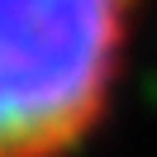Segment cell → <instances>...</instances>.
I'll return each mask as SVG.
<instances>
[{
	"label": "cell",
	"instance_id": "obj_1",
	"mask_svg": "<svg viewBox=\"0 0 157 157\" xmlns=\"http://www.w3.org/2000/svg\"><path fill=\"white\" fill-rule=\"evenodd\" d=\"M143 0H0V157H76L119 105Z\"/></svg>",
	"mask_w": 157,
	"mask_h": 157
}]
</instances>
